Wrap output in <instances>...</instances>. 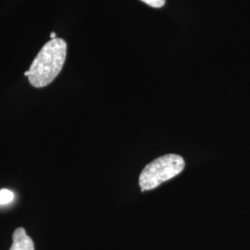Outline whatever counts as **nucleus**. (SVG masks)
I'll return each mask as SVG.
<instances>
[{"label": "nucleus", "instance_id": "obj_6", "mask_svg": "<svg viewBox=\"0 0 250 250\" xmlns=\"http://www.w3.org/2000/svg\"><path fill=\"white\" fill-rule=\"evenodd\" d=\"M50 37H51V39H55L56 38V34L55 33H51L50 34Z\"/></svg>", "mask_w": 250, "mask_h": 250}, {"label": "nucleus", "instance_id": "obj_2", "mask_svg": "<svg viewBox=\"0 0 250 250\" xmlns=\"http://www.w3.org/2000/svg\"><path fill=\"white\" fill-rule=\"evenodd\" d=\"M184 159L175 154L161 156L148 163L139 176L142 191H148L160 187L164 182L177 176L185 169Z\"/></svg>", "mask_w": 250, "mask_h": 250}, {"label": "nucleus", "instance_id": "obj_1", "mask_svg": "<svg viewBox=\"0 0 250 250\" xmlns=\"http://www.w3.org/2000/svg\"><path fill=\"white\" fill-rule=\"evenodd\" d=\"M67 56V44L62 38L47 42L29 69V82L36 88L51 83L62 70Z\"/></svg>", "mask_w": 250, "mask_h": 250}, {"label": "nucleus", "instance_id": "obj_5", "mask_svg": "<svg viewBox=\"0 0 250 250\" xmlns=\"http://www.w3.org/2000/svg\"><path fill=\"white\" fill-rule=\"evenodd\" d=\"M146 5L150 6L152 8H161L165 5L166 0H141Z\"/></svg>", "mask_w": 250, "mask_h": 250}, {"label": "nucleus", "instance_id": "obj_4", "mask_svg": "<svg viewBox=\"0 0 250 250\" xmlns=\"http://www.w3.org/2000/svg\"><path fill=\"white\" fill-rule=\"evenodd\" d=\"M14 198V194L8 189L0 190V205H5L11 202Z\"/></svg>", "mask_w": 250, "mask_h": 250}, {"label": "nucleus", "instance_id": "obj_3", "mask_svg": "<svg viewBox=\"0 0 250 250\" xmlns=\"http://www.w3.org/2000/svg\"><path fill=\"white\" fill-rule=\"evenodd\" d=\"M13 243L9 250H35L32 238L27 235L23 228H18L13 232Z\"/></svg>", "mask_w": 250, "mask_h": 250}]
</instances>
